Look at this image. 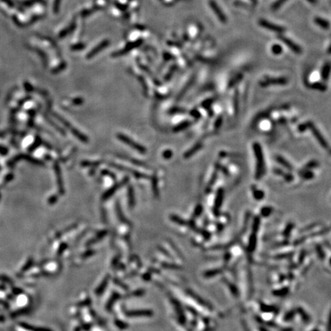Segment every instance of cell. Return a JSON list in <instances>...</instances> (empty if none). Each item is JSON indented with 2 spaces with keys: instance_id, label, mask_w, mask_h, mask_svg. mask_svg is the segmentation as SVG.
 Listing matches in <instances>:
<instances>
[{
  "instance_id": "1",
  "label": "cell",
  "mask_w": 331,
  "mask_h": 331,
  "mask_svg": "<svg viewBox=\"0 0 331 331\" xmlns=\"http://www.w3.org/2000/svg\"><path fill=\"white\" fill-rule=\"evenodd\" d=\"M253 150L256 160L255 179H260L265 173V157H264L261 146L258 143H254L253 144Z\"/></svg>"
},
{
  "instance_id": "2",
  "label": "cell",
  "mask_w": 331,
  "mask_h": 331,
  "mask_svg": "<svg viewBox=\"0 0 331 331\" xmlns=\"http://www.w3.org/2000/svg\"><path fill=\"white\" fill-rule=\"evenodd\" d=\"M53 116H54V118H55L58 121H60V122L62 123V124H63L65 127L68 128V129L69 130L71 133H72L73 135H74L75 137H77L78 140H80L81 141L83 142V143H87V142H88V138L87 137V136H85L84 134H83L82 132L78 130L74 126H73L72 125L68 122V121H67L66 120L64 119L62 117H61L60 115H58L56 113H53Z\"/></svg>"
},
{
  "instance_id": "3",
  "label": "cell",
  "mask_w": 331,
  "mask_h": 331,
  "mask_svg": "<svg viewBox=\"0 0 331 331\" xmlns=\"http://www.w3.org/2000/svg\"><path fill=\"white\" fill-rule=\"evenodd\" d=\"M117 137H118V138L119 139V140H121V141L124 142V143H126V145H128V146H131V147H132L133 149L136 150L138 151V152L140 153V154H146V149L144 147V146H142V145H140V144H139V143H136V142L134 141V140H133L132 139H130V137H126V136L124 135V134H118Z\"/></svg>"
},
{
  "instance_id": "4",
  "label": "cell",
  "mask_w": 331,
  "mask_h": 331,
  "mask_svg": "<svg viewBox=\"0 0 331 331\" xmlns=\"http://www.w3.org/2000/svg\"><path fill=\"white\" fill-rule=\"evenodd\" d=\"M259 26H261L262 28L265 29H268V30L271 31V32H277V33L282 34L283 32H285V28L281 26H279V25L274 24V23L268 21V20L265 19V18H261L258 21Z\"/></svg>"
},
{
  "instance_id": "5",
  "label": "cell",
  "mask_w": 331,
  "mask_h": 331,
  "mask_svg": "<svg viewBox=\"0 0 331 331\" xmlns=\"http://www.w3.org/2000/svg\"><path fill=\"white\" fill-rule=\"evenodd\" d=\"M208 3H209V7L211 8L212 12H214V14H215L217 18H218V19L222 23L227 22V17H226L225 14L224 12L222 11V9L220 8V6H218V3L216 2V1H215V0H209Z\"/></svg>"
},
{
  "instance_id": "6",
  "label": "cell",
  "mask_w": 331,
  "mask_h": 331,
  "mask_svg": "<svg viewBox=\"0 0 331 331\" xmlns=\"http://www.w3.org/2000/svg\"><path fill=\"white\" fill-rule=\"evenodd\" d=\"M307 129H309L311 131L313 135L314 136V137L317 139V140L319 142L320 144L322 146V147H324V149H327V148H328V143H327V141H326L325 139L324 138V137L322 136L321 133L320 132L319 130L315 126V125L312 122H307Z\"/></svg>"
},
{
  "instance_id": "7",
  "label": "cell",
  "mask_w": 331,
  "mask_h": 331,
  "mask_svg": "<svg viewBox=\"0 0 331 331\" xmlns=\"http://www.w3.org/2000/svg\"><path fill=\"white\" fill-rule=\"evenodd\" d=\"M278 39L283 42L293 52L296 53V54H301V53H302V48H301V47H300L297 44H296L294 42L292 41L291 39L288 38V37L285 36V35H279Z\"/></svg>"
},
{
  "instance_id": "8",
  "label": "cell",
  "mask_w": 331,
  "mask_h": 331,
  "mask_svg": "<svg viewBox=\"0 0 331 331\" xmlns=\"http://www.w3.org/2000/svg\"><path fill=\"white\" fill-rule=\"evenodd\" d=\"M109 165H110V166L114 167V168H115V169H118L121 170V171L127 172V173H130L131 175H133V176H134V177L137 178V179H147V178L149 177V176H146V174L139 173V172L132 169L128 168V167L123 166H121V165L116 164V163H109Z\"/></svg>"
},
{
  "instance_id": "9",
  "label": "cell",
  "mask_w": 331,
  "mask_h": 331,
  "mask_svg": "<svg viewBox=\"0 0 331 331\" xmlns=\"http://www.w3.org/2000/svg\"><path fill=\"white\" fill-rule=\"evenodd\" d=\"M54 173H55L56 177H57V182H58V187L59 193L61 194H63L64 193V185H63V179H62V171H61L60 166L58 162H55L54 164Z\"/></svg>"
},
{
  "instance_id": "10",
  "label": "cell",
  "mask_w": 331,
  "mask_h": 331,
  "mask_svg": "<svg viewBox=\"0 0 331 331\" xmlns=\"http://www.w3.org/2000/svg\"><path fill=\"white\" fill-rule=\"evenodd\" d=\"M128 181H129V178H128L127 176H126V177H125L121 182L115 184V185H114V186H112L111 188L108 190V191L106 192V193L104 194V196H103V199H107V198L110 197V196H112V195H113L114 193L118 189L121 188V187L122 186V185H124V184H126Z\"/></svg>"
},
{
  "instance_id": "11",
  "label": "cell",
  "mask_w": 331,
  "mask_h": 331,
  "mask_svg": "<svg viewBox=\"0 0 331 331\" xmlns=\"http://www.w3.org/2000/svg\"><path fill=\"white\" fill-rule=\"evenodd\" d=\"M287 83H288V81L285 78H268L267 80L264 81V82H261L260 84L262 87H268V86L271 85V84L282 85V84H286Z\"/></svg>"
},
{
  "instance_id": "12",
  "label": "cell",
  "mask_w": 331,
  "mask_h": 331,
  "mask_svg": "<svg viewBox=\"0 0 331 331\" xmlns=\"http://www.w3.org/2000/svg\"><path fill=\"white\" fill-rule=\"evenodd\" d=\"M223 198H224V191H223V189H218L216 194V198H215V205H214V211L216 212V211H218V209H219L220 206H221V204H222Z\"/></svg>"
},
{
  "instance_id": "13",
  "label": "cell",
  "mask_w": 331,
  "mask_h": 331,
  "mask_svg": "<svg viewBox=\"0 0 331 331\" xmlns=\"http://www.w3.org/2000/svg\"><path fill=\"white\" fill-rule=\"evenodd\" d=\"M202 145L201 143H196V144H195L194 146L191 148V149H189V150H187L186 152L185 153V154H184V157H185V159H188V158H189V157H193L195 154H196V153H197L198 151L202 148Z\"/></svg>"
},
{
  "instance_id": "14",
  "label": "cell",
  "mask_w": 331,
  "mask_h": 331,
  "mask_svg": "<svg viewBox=\"0 0 331 331\" xmlns=\"http://www.w3.org/2000/svg\"><path fill=\"white\" fill-rule=\"evenodd\" d=\"M314 22L318 26H320L322 29H330V22H329L328 20L324 19V18H321V17H315L314 18Z\"/></svg>"
},
{
  "instance_id": "15",
  "label": "cell",
  "mask_w": 331,
  "mask_h": 331,
  "mask_svg": "<svg viewBox=\"0 0 331 331\" xmlns=\"http://www.w3.org/2000/svg\"><path fill=\"white\" fill-rule=\"evenodd\" d=\"M330 63H326L324 64V67L322 68V71H321V78L324 81H327L328 79L329 75H330Z\"/></svg>"
},
{
  "instance_id": "16",
  "label": "cell",
  "mask_w": 331,
  "mask_h": 331,
  "mask_svg": "<svg viewBox=\"0 0 331 331\" xmlns=\"http://www.w3.org/2000/svg\"><path fill=\"white\" fill-rule=\"evenodd\" d=\"M276 160H277V162L279 163V164L283 166L284 167L288 169V170H290V171H291V170L293 169V167H292L291 164H290V163L286 160V159L284 158L283 157H281V156H277V157H276Z\"/></svg>"
},
{
  "instance_id": "17",
  "label": "cell",
  "mask_w": 331,
  "mask_h": 331,
  "mask_svg": "<svg viewBox=\"0 0 331 331\" xmlns=\"http://www.w3.org/2000/svg\"><path fill=\"white\" fill-rule=\"evenodd\" d=\"M193 82H194V77H193V78L190 79V80L189 81V82L186 83V84H185V86H184V87L182 89V90H181V91H180V93H179V94L177 96V98H176V101H179V100L182 99V97H183V95L185 94V93H186V91H187V90H188V89L189 88V87L192 86V84H193Z\"/></svg>"
},
{
  "instance_id": "18",
  "label": "cell",
  "mask_w": 331,
  "mask_h": 331,
  "mask_svg": "<svg viewBox=\"0 0 331 331\" xmlns=\"http://www.w3.org/2000/svg\"><path fill=\"white\" fill-rule=\"evenodd\" d=\"M190 125H191V122H190V121H184V122H182L179 124L176 125V126L173 128V131H174V132H179V131H182L183 130L186 129Z\"/></svg>"
},
{
  "instance_id": "19",
  "label": "cell",
  "mask_w": 331,
  "mask_h": 331,
  "mask_svg": "<svg viewBox=\"0 0 331 331\" xmlns=\"http://www.w3.org/2000/svg\"><path fill=\"white\" fill-rule=\"evenodd\" d=\"M118 157H119L120 158L124 159V160H127V161L131 162V163H134V164L139 166H145V167H146V165L144 163L139 161V160H136V159L134 160V159L130 158V157H126V156H125V155H118Z\"/></svg>"
},
{
  "instance_id": "20",
  "label": "cell",
  "mask_w": 331,
  "mask_h": 331,
  "mask_svg": "<svg viewBox=\"0 0 331 331\" xmlns=\"http://www.w3.org/2000/svg\"><path fill=\"white\" fill-rule=\"evenodd\" d=\"M218 166L217 165V166H216V168H215V171H214V173H212V177H211L210 181H209V184H208L207 189H210L212 188V185H213V184L215 183V181H216L217 177H218Z\"/></svg>"
},
{
  "instance_id": "21",
  "label": "cell",
  "mask_w": 331,
  "mask_h": 331,
  "mask_svg": "<svg viewBox=\"0 0 331 331\" xmlns=\"http://www.w3.org/2000/svg\"><path fill=\"white\" fill-rule=\"evenodd\" d=\"M102 162L101 161H82L81 163V165L83 167H98L101 165Z\"/></svg>"
},
{
  "instance_id": "22",
  "label": "cell",
  "mask_w": 331,
  "mask_h": 331,
  "mask_svg": "<svg viewBox=\"0 0 331 331\" xmlns=\"http://www.w3.org/2000/svg\"><path fill=\"white\" fill-rule=\"evenodd\" d=\"M310 87H311L312 89L321 90V91H325V90H327V87H326V85H324V84H322V83H321V82L313 83V84H310Z\"/></svg>"
},
{
  "instance_id": "23",
  "label": "cell",
  "mask_w": 331,
  "mask_h": 331,
  "mask_svg": "<svg viewBox=\"0 0 331 331\" xmlns=\"http://www.w3.org/2000/svg\"><path fill=\"white\" fill-rule=\"evenodd\" d=\"M288 0H276L271 6V9L274 11L278 10Z\"/></svg>"
},
{
  "instance_id": "24",
  "label": "cell",
  "mask_w": 331,
  "mask_h": 331,
  "mask_svg": "<svg viewBox=\"0 0 331 331\" xmlns=\"http://www.w3.org/2000/svg\"><path fill=\"white\" fill-rule=\"evenodd\" d=\"M138 79H139V82H140V84H141L142 87H143V94H144L145 96L146 97L148 95V86H147V84H146V81L144 80V78H143V77H139Z\"/></svg>"
},
{
  "instance_id": "25",
  "label": "cell",
  "mask_w": 331,
  "mask_h": 331,
  "mask_svg": "<svg viewBox=\"0 0 331 331\" xmlns=\"http://www.w3.org/2000/svg\"><path fill=\"white\" fill-rule=\"evenodd\" d=\"M106 46V43L105 44H101V45H99L98 47H97V48H95L92 51H90V53L88 54V55H87V58H92L93 56H94L95 54H98V52H99L100 51H101L102 48H104V47Z\"/></svg>"
},
{
  "instance_id": "26",
  "label": "cell",
  "mask_w": 331,
  "mask_h": 331,
  "mask_svg": "<svg viewBox=\"0 0 331 331\" xmlns=\"http://www.w3.org/2000/svg\"><path fill=\"white\" fill-rule=\"evenodd\" d=\"M271 51H272V52L274 53V54L278 55V54H281V53L283 52V48H282V47L280 45L275 44V45H274L271 47Z\"/></svg>"
},
{
  "instance_id": "27",
  "label": "cell",
  "mask_w": 331,
  "mask_h": 331,
  "mask_svg": "<svg viewBox=\"0 0 331 331\" xmlns=\"http://www.w3.org/2000/svg\"><path fill=\"white\" fill-rule=\"evenodd\" d=\"M128 196H129V202L130 205H134V189L131 185H130L128 187Z\"/></svg>"
},
{
  "instance_id": "28",
  "label": "cell",
  "mask_w": 331,
  "mask_h": 331,
  "mask_svg": "<svg viewBox=\"0 0 331 331\" xmlns=\"http://www.w3.org/2000/svg\"><path fill=\"white\" fill-rule=\"evenodd\" d=\"M317 166H318V163L316 161V160H311V161L309 162L307 164L305 165V166L303 168L302 171H305V170H309L312 168H315V167H317Z\"/></svg>"
},
{
  "instance_id": "29",
  "label": "cell",
  "mask_w": 331,
  "mask_h": 331,
  "mask_svg": "<svg viewBox=\"0 0 331 331\" xmlns=\"http://www.w3.org/2000/svg\"><path fill=\"white\" fill-rule=\"evenodd\" d=\"M152 185H153V189H154V193H155L156 196H158L159 191H158V184H157V179L156 176H153L152 177Z\"/></svg>"
},
{
  "instance_id": "30",
  "label": "cell",
  "mask_w": 331,
  "mask_h": 331,
  "mask_svg": "<svg viewBox=\"0 0 331 331\" xmlns=\"http://www.w3.org/2000/svg\"><path fill=\"white\" fill-rule=\"evenodd\" d=\"M241 78H242V75H241V74H237V75H236V76H235V77H234L232 79V81H231V82H229V87H232V86L235 85V84H236L238 82H239L240 81H241Z\"/></svg>"
},
{
  "instance_id": "31",
  "label": "cell",
  "mask_w": 331,
  "mask_h": 331,
  "mask_svg": "<svg viewBox=\"0 0 331 331\" xmlns=\"http://www.w3.org/2000/svg\"><path fill=\"white\" fill-rule=\"evenodd\" d=\"M302 176L304 179H310L313 177V173L309 170H305V171H302Z\"/></svg>"
},
{
  "instance_id": "32",
  "label": "cell",
  "mask_w": 331,
  "mask_h": 331,
  "mask_svg": "<svg viewBox=\"0 0 331 331\" xmlns=\"http://www.w3.org/2000/svg\"><path fill=\"white\" fill-rule=\"evenodd\" d=\"M254 198L257 199H261L264 197V193L261 190L258 189H254Z\"/></svg>"
},
{
  "instance_id": "33",
  "label": "cell",
  "mask_w": 331,
  "mask_h": 331,
  "mask_svg": "<svg viewBox=\"0 0 331 331\" xmlns=\"http://www.w3.org/2000/svg\"><path fill=\"white\" fill-rule=\"evenodd\" d=\"M176 66L173 67V68H172L171 69H170V71H169L168 74H167L165 76V81H169L170 78H171V77H172V76H173V73H174L175 70H176Z\"/></svg>"
},
{
  "instance_id": "34",
  "label": "cell",
  "mask_w": 331,
  "mask_h": 331,
  "mask_svg": "<svg viewBox=\"0 0 331 331\" xmlns=\"http://www.w3.org/2000/svg\"><path fill=\"white\" fill-rule=\"evenodd\" d=\"M172 156H173V152H172L171 150H165L164 152L163 153V158L166 159V160H168V159L171 158Z\"/></svg>"
},
{
  "instance_id": "35",
  "label": "cell",
  "mask_w": 331,
  "mask_h": 331,
  "mask_svg": "<svg viewBox=\"0 0 331 331\" xmlns=\"http://www.w3.org/2000/svg\"><path fill=\"white\" fill-rule=\"evenodd\" d=\"M212 101H213V100H212V99L205 100V101H204L203 103H202V106L203 107H205V108L208 109L211 106V104H212Z\"/></svg>"
},
{
  "instance_id": "36",
  "label": "cell",
  "mask_w": 331,
  "mask_h": 331,
  "mask_svg": "<svg viewBox=\"0 0 331 331\" xmlns=\"http://www.w3.org/2000/svg\"><path fill=\"white\" fill-rule=\"evenodd\" d=\"M221 123H222V117L219 116L218 118H217L216 121H215L214 126H215V127L216 128V129H218V128H219L220 126H221Z\"/></svg>"
},
{
  "instance_id": "37",
  "label": "cell",
  "mask_w": 331,
  "mask_h": 331,
  "mask_svg": "<svg viewBox=\"0 0 331 331\" xmlns=\"http://www.w3.org/2000/svg\"><path fill=\"white\" fill-rule=\"evenodd\" d=\"M83 102H84V100L81 98H78L72 100V104H74V105H81V104H83Z\"/></svg>"
},
{
  "instance_id": "38",
  "label": "cell",
  "mask_w": 331,
  "mask_h": 331,
  "mask_svg": "<svg viewBox=\"0 0 331 331\" xmlns=\"http://www.w3.org/2000/svg\"><path fill=\"white\" fill-rule=\"evenodd\" d=\"M283 176H284V178H285V179L287 181V182H291V181L293 180V176H292V175L290 174V173H284Z\"/></svg>"
},
{
  "instance_id": "39",
  "label": "cell",
  "mask_w": 331,
  "mask_h": 331,
  "mask_svg": "<svg viewBox=\"0 0 331 331\" xmlns=\"http://www.w3.org/2000/svg\"><path fill=\"white\" fill-rule=\"evenodd\" d=\"M101 173H102L103 175H106V176H110V177H111L113 179H115V178H116V176H115L114 173H110V172L107 171V170H105V169L102 170V171H101Z\"/></svg>"
},
{
  "instance_id": "40",
  "label": "cell",
  "mask_w": 331,
  "mask_h": 331,
  "mask_svg": "<svg viewBox=\"0 0 331 331\" xmlns=\"http://www.w3.org/2000/svg\"><path fill=\"white\" fill-rule=\"evenodd\" d=\"M307 123H305V124H301L299 126H298V130H299V131H301V132H303V131L305 130H307Z\"/></svg>"
},
{
  "instance_id": "41",
  "label": "cell",
  "mask_w": 331,
  "mask_h": 331,
  "mask_svg": "<svg viewBox=\"0 0 331 331\" xmlns=\"http://www.w3.org/2000/svg\"><path fill=\"white\" fill-rule=\"evenodd\" d=\"M274 173H275V174L278 175V176H283V174L285 173L281 169H280L278 168L274 169Z\"/></svg>"
},
{
  "instance_id": "42",
  "label": "cell",
  "mask_w": 331,
  "mask_h": 331,
  "mask_svg": "<svg viewBox=\"0 0 331 331\" xmlns=\"http://www.w3.org/2000/svg\"><path fill=\"white\" fill-rule=\"evenodd\" d=\"M65 65H61V66L58 67V69H54V71H53V73H59L60 71H62L64 68H65Z\"/></svg>"
},
{
  "instance_id": "43",
  "label": "cell",
  "mask_w": 331,
  "mask_h": 331,
  "mask_svg": "<svg viewBox=\"0 0 331 331\" xmlns=\"http://www.w3.org/2000/svg\"><path fill=\"white\" fill-rule=\"evenodd\" d=\"M192 114H193V116L194 117V118H200V114H199V111H197V110H193V111L192 112Z\"/></svg>"
},
{
  "instance_id": "44",
  "label": "cell",
  "mask_w": 331,
  "mask_h": 331,
  "mask_svg": "<svg viewBox=\"0 0 331 331\" xmlns=\"http://www.w3.org/2000/svg\"><path fill=\"white\" fill-rule=\"evenodd\" d=\"M249 1L251 2L254 6H256V5H257V3H258V1H257V0H249Z\"/></svg>"
},
{
  "instance_id": "45",
  "label": "cell",
  "mask_w": 331,
  "mask_h": 331,
  "mask_svg": "<svg viewBox=\"0 0 331 331\" xmlns=\"http://www.w3.org/2000/svg\"><path fill=\"white\" fill-rule=\"evenodd\" d=\"M308 2L311 3V4H316L317 2V0H307Z\"/></svg>"
}]
</instances>
